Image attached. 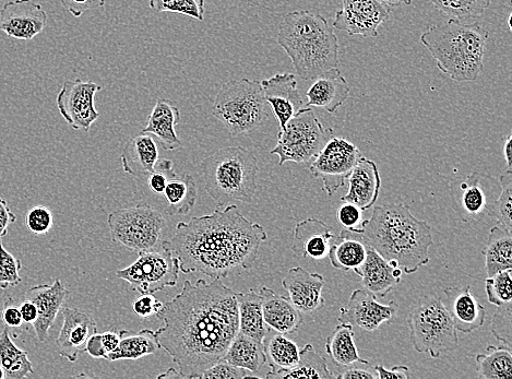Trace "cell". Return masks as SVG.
Masks as SVG:
<instances>
[{
  "mask_svg": "<svg viewBox=\"0 0 512 379\" xmlns=\"http://www.w3.org/2000/svg\"><path fill=\"white\" fill-rule=\"evenodd\" d=\"M59 3L76 18L86 14L87 11L105 6L106 0H59Z\"/></svg>",
  "mask_w": 512,
  "mask_h": 379,
  "instance_id": "obj_53",
  "label": "cell"
},
{
  "mask_svg": "<svg viewBox=\"0 0 512 379\" xmlns=\"http://www.w3.org/2000/svg\"><path fill=\"white\" fill-rule=\"evenodd\" d=\"M119 336H121V340H119L117 348L107 355L106 361H135L157 353L161 349L156 331L150 329L122 330Z\"/></svg>",
  "mask_w": 512,
  "mask_h": 379,
  "instance_id": "obj_32",
  "label": "cell"
},
{
  "mask_svg": "<svg viewBox=\"0 0 512 379\" xmlns=\"http://www.w3.org/2000/svg\"><path fill=\"white\" fill-rule=\"evenodd\" d=\"M447 296L446 309L457 331L471 334L484 325L486 310L474 298L471 287H452L445 290Z\"/></svg>",
  "mask_w": 512,
  "mask_h": 379,
  "instance_id": "obj_23",
  "label": "cell"
},
{
  "mask_svg": "<svg viewBox=\"0 0 512 379\" xmlns=\"http://www.w3.org/2000/svg\"><path fill=\"white\" fill-rule=\"evenodd\" d=\"M267 378L272 379H332L336 375L331 374L328 369L326 360L321 358L312 345H306L300 350V360L292 369L272 372L270 371Z\"/></svg>",
  "mask_w": 512,
  "mask_h": 379,
  "instance_id": "obj_37",
  "label": "cell"
},
{
  "mask_svg": "<svg viewBox=\"0 0 512 379\" xmlns=\"http://www.w3.org/2000/svg\"><path fill=\"white\" fill-rule=\"evenodd\" d=\"M177 176L173 170L171 160L159 159L154 171L148 175V185L151 192L157 195H163L166 185Z\"/></svg>",
  "mask_w": 512,
  "mask_h": 379,
  "instance_id": "obj_48",
  "label": "cell"
},
{
  "mask_svg": "<svg viewBox=\"0 0 512 379\" xmlns=\"http://www.w3.org/2000/svg\"><path fill=\"white\" fill-rule=\"evenodd\" d=\"M511 145H512V136L509 135L504 141V157L507 163V169L511 171Z\"/></svg>",
  "mask_w": 512,
  "mask_h": 379,
  "instance_id": "obj_60",
  "label": "cell"
},
{
  "mask_svg": "<svg viewBox=\"0 0 512 379\" xmlns=\"http://www.w3.org/2000/svg\"><path fill=\"white\" fill-rule=\"evenodd\" d=\"M391 16L390 7L379 0H342L333 28L348 33L350 37H378V29Z\"/></svg>",
  "mask_w": 512,
  "mask_h": 379,
  "instance_id": "obj_14",
  "label": "cell"
},
{
  "mask_svg": "<svg viewBox=\"0 0 512 379\" xmlns=\"http://www.w3.org/2000/svg\"><path fill=\"white\" fill-rule=\"evenodd\" d=\"M333 239L335 234L328 224L309 218L296 224L292 250L299 258L325 259Z\"/></svg>",
  "mask_w": 512,
  "mask_h": 379,
  "instance_id": "obj_26",
  "label": "cell"
},
{
  "mask_svg": "<svg viewBox=\"0 0 512 379\" xmlns=\"http://www.w3.org/2000/svg\"><path fill=\"white\" fill-rule=\"evenodd\" d=\"M326 351L328 357L338 367L353 366L355 363L371 365L368 361L361 358L354 342V329L350 323H341L326 341Z\"/></svg>",
  "mask_w": 512,
  "mask_h": 379,
  "instance_id": "obj_33",
  "label": "cell"
},
{
  "mask_svg": "<svg viewBox=\"0 0 512 379\" xmlns=\"http://www.w3.org/2000/svg\"><path fill=\"white\" fill-rule=\"evenodd\" d=\"M332 137L333 130L325 128L313 109L304 106L280 130L278 144L272 149L271 155L279 157L280 167L287 162L309 164Z\"/></svg>",
  "mask_w": 512,
  "mask_h": 379,
  "instance_id": "obj_9",
  "label": "cell"
},
{
  "mask_svg": "<svg viewBox=\"0 0 512 379\" xmlns=\"http://www.w3.org/2000/svg\"><path fill=\"white\" fill-rule=\"evenodd\" d=\"M259 81L242 78L225 82L212 106V115L232 136L255 132L268 120L269 113Z\"/></svg>",
  "mask_w": 512,
  "mask_h": 379,
  "instance_id": "obj_7",
  "label": "cell"
},
{
  "mask_svg": "<svg viewBox=\"0 0 512 379\" xmlns=\"http://www.w3.org/2000/svg\"><path fill=\"white\" fill-rule=\"evenodd\" d=\"M268 239L263 225L247 220L235 205L176 225L162 243L178 260L185 275L201 272L211 279L228 278L238 269L252 268L261 243Z\"/></svg>",
  "mask_w": 512,
  "mask_h": 379,
  "instance_id": "obj_2",
  "label": "cell"
},
{
  "mask_svg": "<svg viewBox=\"0 0 512 379\" xmlns=\"http://www.w3.org/2000/svg\"><path fill=\"white\" fill-rule=\"evenodd\" d=\"M119 340H121V336H119L116 330L105 331V333L101 334L102 345L107 355L117 348Z\"/></svg>",
  "mask_w": 512,
  "mask_h": 379,
  "instance_id": "obj_59",
  "label": "cell"
},
{
  "mask_svg": "<svg viewBox=\"0 0 512 379\" xmlns=\"http://www.w3.org/2000/svg\"><path fill=\"white\" fill-rule=\"evenodd\" d=\"M313 85L306 92L308 108L324 109L336 114L340 106L349 99L350 88L338 68H332L313 79Z\"/></svg>",
  "mask_w": 512,
  "mask_h": 379,
  "instance_id": "obj_22",
  "label": "cell"
},
{
  "mask_svg": "<svg viewBox=\"0 0 512 379\" xmlns=\"http://www.w3.org/2000/svg\"><path fill=\"white\" fill-rule=\"evenodd\" d=\"M102 87L93 81L66 80L57 94L56 104L66 123L75 130L89 132L100 113L95 109L94 97Z\"/></svg>",
  "mask_w": 512,
  "mask_h": 379,
  "instance_id": "obj_13",
  "label": "cell"
},
{
  "mask_svg": "<svg viewBox=\"0 0 512 379\" xmlns=\"http://www.w3.org/2000/svg\"><path fill=\"white\" fill-rule=\"evenodd\" d=\"M172 377L182 378L180 373H178L174 369H170V370L166 371L164 374L160 375L158 378H172Z\"/></svg>",
  "mask_w": 512,
  "mask_h": 379,
  "instance_id": "obj_62",
  "label": "cell"
},
{
  "mask_svg": "<svg viewBox=\"0 0 512 379\" xmlns=\"http://www.w3.org/2000/svg\"><path fill=\"white\" fill-rule=\"evenodd\" d=\"M62 314L64 323L56 340L57 350L62 358L75 363L80 353L86 352L90 338L97 333V322L89 312L80 309L65 307Z\"/></svg>",
  "mask_w": 512,
  "mask_h": 379,
  "instance_id": "obj_18",
  "label": "cell"
},
{
  "mask_svg": "<svg viewBox=\"0 0 512 379\" xmlns=\"http://www.w3.org/2000/svg\"><path fill=\"white\" fill-rule=\"evenodd\" d=\"M398 304L392 301L388 305L377 301L371 292L357 289L352 292L347 305L340 310V323H350L367 331H375L381 325L395 318Z\"/></svg>",
  "mask_w": 512,
  "mask_h": 379,
  "instance_id": "obj_16",
  "label": "cell"
},
{
  "mask_svg": "<svg viewBox=\"0 0 512 379\" xmlns=\"http://www.w3.org/2000/svg\"><path fill=\"white\" fill-rule=\"evenodd\" d=\"M112 241L127 250L144 253L157 250L165 219L148 204L113 211L107 218Z\"/></svg>",
  "mask_w": 512,
  "mask_h": 379,
  "instance_id": "obj_10",
  "label": "cell"
},
{
  "mask_svg": "<svg viewBox=\"0 0 512 379\" xmlns=\"http://www.w3.org/2000/svg\"><path fill=\"white\" fill-rule=\"evenodd\" d=\"M0 379H5V373L2 369V367H0Z\"/></svg>",
  "mask_w": 512,
  "mask_h": 379,
  "instance_id": "obj_64",
  "label": "cell"
},
{
  "mask_svg": "<svg viewBox=\"0 0 512 379\" xmlns=\"http://www.w3.org/2000/svg\"><path fill=\"white\" fill-rule=\"evenodd\" d=\"M180 274L177 258L169 250L139 253L133 265L116 271L118 279L125 280L140 294H154L175 287Z\"/></svg>",
  "mask_w": 512,
  "mask_h": 379,
  "instance_id": "obj_11",
  "label": "cell"
},
{
  "mask_svg": "<svg viewBox=\"0 0 512 379\" xmlns=\"http://www.w3.org/2000/svg\"><path fill=\"white\" fill-rule=\"evenodd\" d=\"M86 352L94 359L107 360V353L103 348L101 334H99L98 331L88 341Z\"/></svg>",
  "mask_w": 512,
  "mask_h": 379,
  "instance_id": "obj_57",
  "label": "cell"
},
{
  "mask_svg": "<svg viewBox=\"0 0 512 379\" xmlns=\"http://www.w3.org/2000/svg\"><path fill=\"white\" fill-rule=\"evenodd\" d=\"M349 192L343 196V203H351L362 210H369L379 198L381 179L377 164L362 158L348 177Z\"/></svg>",
  "mask_w": 512,
  "mask_h": 379,
  "instance_id": "obj_25",
  "label": "cell"
},
{
  "mask_svg": "<svg viewBox=\"0 0 512 379\" xmlns=\"http://www.w3.org/2000/svg\"><path fill=\"white\" fill-rule=\"evenodd\" d=\"M64 283L56 279L52 284H40L27 291L25 299L31 301L38 310L37 321L33 324L35 335L44 342L68 296Z\"/></svg>",
  "mask_w": 512,
  "mask_h": 379,
  "instance_id": "obj_21",
  "label": "cell"
},
{
  "mask_svg": "<svg viewBox=\"0 0 512 379\" xmlns=\"http://www.w3.org/2000/svg\"><path fill=\"white\" fill-rule=\"evenodd\" d=\"M487 300L493 305L500 306L512 302L511 269L497 272L485 280Z\"/></svg>",
  "mask_w": 512,
  "mask_h": 379,
  "instance_id": "obj_44",
  "label": "cell"
},
{
  "mask_svg": "<svg viewBox=\"0 0 512 379\" xmlns=\"http://www.w3.org/2000/svg\"><path fill=\"white\" fill-rule=\"evenodd\" d=\"M277 42L303 80H313L329 69L338 68V38L324 16L308 10L285 15Z\"/></svg>",
  "mask_w": 512,
  "mask_h": 379,
  "instance_id": "obj_4",
  "label": "cell"
},
{
  "mask_svg": "<svg viewBox=\"0 0 512 379\" xmlns=\"http://www.w3.org/2000/svg\"><path fill=\"white\" fill-rule=\"evenodd\" d=\"M282 286L289 293V299L302 314H312L325 305L323 289L325 279L311 274L302 267H294L282 280Z\"/></svg>",
  "mask_w": 512,
  "mask_h": 379,
  "instance_id": "obj_20",
  "label": "cell"
},
{
  "mask_svg": "<svg viewBox=\"0 0 512 379\" xmlns=\"http://www.w3.org/2000/svg\"><path fill=\"white\" fill-rule=\"evenodd\" d=\"M19 310L23 319V323H25L28 326H33V324L35 323V321H37L38 318L37 307H35V305L31 301L25 299V301H23L19 305Z\"/></svg>",
  "mask_w": 512,
  "mask_h": 379,
  "instance_id": "obj_58",
  "label": "cell"
},
{
  "mask_svg": "<svg viewBox=\"0 0 512 379\" xmlns=\"http://www.w3.org/2000/svg\"><path fill=\"white\" fill-rule=\"evenodd\" d=\"M336 378L339 379H377L378 375L375 371V367L373 371H368L365 369H359V367H345L343 371H341Z\"/></svg>",
  "mask_w": 512,
  "mask_h": 379,
  "instance_id": "obj_56",
  "label": "cell"
},
{
  "mask_svg": "<svg viewBox=\"0 0 512 379\" xmlns=\"http://www.w3.org/2000/svg\"><path fill=\"white\" fill-rule=\"evenodd\" d=\"M266 363L272 372L292 369L300 360L296 343L275 330L269 331L264 340Z\"/></svg>",
  "mask_w": 512,
  "mask_h": 379,
  "instance_id": "obj_38",
  "label": "cell"
},
{
  "mask_svg": "<svg viewBox=\"0 0 512 379\" xmlns=\"http://www.w3.org/2000/svg\"><path fill=\"white\" fill-rule=\"evenodd\" d=\"M164 198L168 203L171 216H186L197 201L198 188L192 175L175 176L164 189Z\"/></svg>",
  "mask_w": 512,
  "mask_h": 379,
  "instance_id": "obj_36",
  "label": "cell"
},
{
  "mask_svg": "<svg viewBox=\"0 0 512 379\" xmlns=\"http://www.w3.org/2000/svg\"><path fill=\"white\" fill-rule=\"evenodd\" d=\"M362 158V152L352 142L333 136L308 164V169L316 179L323 181L324 191L331 197L345 185Z\"/></svg>",
  "mask_w": 512,
  "mask_h": 379,
  "instance_id": "obj_12",
  "label": "cell"
},
{
  "mask_svg": "<svg viewBox=\"0 0 512 379\" xmlns=\"http://www.w3.org/2000/svg\"><path fill=\"white\" fill-rule=\"evenodd\" d=\"M0 367L5 379H22L34 372L28 352L15 345L7 327L0 334Z\"/></svg>",
  "mask_w": 512,
  "mask_h": 379,
  "instance_id": "obj_39",
  "label": "cell"
},
{
  "mask_svg": "<svg viewBox=\"0 0 512 379\" xmlns=\"http://www.w3.org/2000/svg\"><path fill=\"white\" fill-rule=\"evenodd\" d=\"M476 372L480 378L510 379L512 377L511 349L490 346L483 354L476 355Z\"/></svg>",
  "mask_w": 512,
  "mask_h": 379,
  "instance_id": "obj_40",
  "label": "cell"
},
{
  "mask_svg": "<svg viewBox=\"0 0 512 379\" xmlns=\"http://www.w3.org/2000/svg\"><path fill=\"white\" fill-rule=\"evenodd\" d=\"M159 159L160 152L156 138L145 133L130 139L121 156L124 172L135 177L151 174Z\"/></svg>",
  "mask_w": 512,
  "mask_h": 379,
  "instance_id": "obj_28",
  "label": "cell"
},
{
  "mask_svg": "<svg viewBox=\"0 0 512 379\" xmlns=\"http://www.w3.org/2000/svg\"><path fill=\"white\" fill-rule=\"evenodd\" d=\"M160 348L171 355L182 378H201L219 362L238 333L236 292L220 279L186 280L157 314Z\"/></svg>",
  "mask_w": 512,
  "mask_h": 379,
  "instance_id": "obj_1",
  "label": "cell"
},
{
  "mask_svg": "<svg viewBox=\"0 0 512 379\" xmlns=\"http://www.w3.org/2000/svg\"><path fill=\"white\" fill-rule=\"evenodd\" d=\"M238 331L241 334L264 343L270 328L266 325L261 296L254 290L236 292Z\"/></svg>",
  "mask_w": 512,
  "mask_h": 379,
  "instance_id": "obj_31",
  "label": "cell"
},
{
  "mask_svg": "<svg viewBox=\"0 0 512 379\" xmlns=\"http://www.w3.org/2000/svg\"><path fill=\"white\" fill-rule=\"evenodd\" d=\"M246 377H250L246 370L231 365L222 359L212 365L210 369L201 376V378L206 379H242Z\"/></svg>",
  "mask_w": 512,
  "mask_h": 379,
  "instance_id": "obj_49",
  "label": "cell"
},
{
  "mask_svg": "<svg viewBox=\"0 0 512 379\" xmlns=\"http://www.w3.org/2000/svg\"><path fill=\"white\" fill-rule=\"evenodd\" d=\"M26 225L33 234L43 235L49 233L54 225L53 213L47 207L35 206L27 213Z\"/></svg>",
  "mask_w": 512,
  "mask_h": 379,
  "instance_id": "obj_47",
  "label": "cell"
},
{
  "mask_svg": "<svg viewBox=\"0 0 512 379\" xmlns=\"http://www.w3.org/2000/svg\"><path fill=\"white\" fill-rule=\"evenodd\" d=\"M371 247L357 230L344 229L328 253L333 267L343 271H354L361 267Z\"/></svg>",
  "mask_w": 512,
  "mask_h": 379,
  "instance_id": "obj_30",
  "label": "cell"
},
{
  "mask_svg": "<svg viewBox=\"0 0 512 379\" xmlns=\"http://www.w3.org/2000/svg\"><path fill=\"white\" fill-rule=\"evenodd\" d=\"M488 37L490 33L476 22L451 19L424 32L421 43L443 74L456 82H473L483 73Z\"/></svg>",
  "mask_w": 512,
  "mask_h": 379,
  "instance_id": "obj_5",
  "label": "cell"
},
{
  "mask_svg": "<svg viewBox=\"0 0 512 379\" xmlns=\"http://www.w3.org/2000/svg\"><path fill=\"white\" fill-rule=\"evenodd\" d=\"M3 322L10 331V335H14L15 338L19 337L23 331V319L19 310V306L13 299L6 301L2 313Z\"/></svg>",
  "mask_w": 512,
  "mask_h": 379,
  "instance_id": "obj_50",
  "label": "cell"
},
{
  "mask_svg": "<svg viewBox=\"0 0 512 379\" xmlns=\"http://www.w3.org/2000/svg\"><path fill=\"white\" fill-rule=\"evenodd\" d=\"M483 180L481 174L474 172L466 179L452 183V206L463 222L479 221L485 215H492L495 185L493 180L488 185Z\"/></svg>",
  "mask_w": 512,
  "mask_h": 379,
  "instance_id": "obj_15",
  "label": "cell"
},
{
  "mask_svg": "<svg viewBox=\"0 0 512 379\" xmlns=\"http://www.w3.org/2000/svg\"><path fill=\"white\" fill-rule=\"evenodd\" d=\"M431 2L443 14L466 22L482 17L492 0H431Z\"/></svg>",
  "mask_w": 512,
  "mask_h": 379,
  "instance_id": "obj_41",
  "label": "cell"
},
{
  "mask_svg": "<svg viewBox=\"0 0 512 379\" xmlns=\"http://www.w3.org/2000/svg\"><path fill=\"white\" fill-rule=\"evenodd\" d=\"M511 18H512V14H509L508 19H507L509 31H512Z\"/></svg>",
  "mask_w": 512,
  "mask_h": 379,
  "instance_id": "obj_63",
  "label": "cell"
},
{
  "mask_svg": "<svg viewBox=\"0 0 512 379\" xmlns=\"http://www.w3.org/2000/svg\"><path fill=\"white\" fill-rule=\"evenodd\" d=\"M162 307L163 303L154 298L153 294H140L133 303L134 313L141 318L157 316Z\"/></svg>",
  "mask_w": 512,
  "mask_h": 379,
  "instance_id": "obj_52",
  "label": "cell"
},
{
  "mask_svg": "<svg viewBox=\"0 0 512 379\" xmlns=\"http://www.w3.org/2000/svg\"><path fill=\"white\" fill-rule=\"evenodd\" d=\"M379 2L387 5L388 7H399L401 5H412L413 0H379Z\"/></svg>",
  "mask_w": 512,
  "mask_h": 379,
  "instance_id": "obj_61",
  "label": "cell"
},
{
  "mask_svg": "<svg viewBox=\"0 0 512 379\" xmlns=\"http://www.w3.org/2000/svg\"><path fill=\"white\" fill-rule=\"evenodd\" d=\"M375 371L380 379H409L411 377L409 367L403 365L392 367L391 370H387L383 365H379L375 367Z\"/></svg>",
  "mask_w": 512,
  "mask_h": 379,
  "instance_id": "obj_55",
  "label": "cell"
},
{
  "mask_svg": "<svg viewBox=\"0 0 512 379\" xmlns=\"http://www.w3.org/2000/svg\"><path fill=\"white\" fill-rule=\"evenodd\" d=\"M266 102L271 106L280 129L291 121V118L305 106L297 81L293 74H277L260 82Z\"/></svg>",
  "mask_w": 512,
  "mask_h": 379,
  "instance_id": "obj_19",
  "label": "cell"
},
{
  "mask_svg": "<svg viewBox=\"0 0 512 379\" xmlns=\"http://www.w3.org/2000/svg\"><path fill=\"white\" fill-rule=\"evenodd\" d=\"M200 168L206 192L217 204L253 203L259 168L252 151L226 147L202 161Z\"/></svg>",
  "mask_w": 512,
  "mask_h": 379,
  "instance_id": "obj_6",
  "label": "cell"
},
{
  "mask_svg": "<svg viewBox=\"0 0 512 379\" xmlns=\"http://www.w3.org/2000/svg\"><path fill=\"white\" fill-rule=\"evenodd\" d=\"M149 6L156 13L180 14L198 21L205 20V0H149Z\"/></svg>",
  "mask_w": 512,
  "mask_h": 379,
  "instance_id": "obj_42",
  "label": "cell"
},
{
  "mask_svg": "<svg viewBox=\"0 0 512 379\" xmlns=\"http://www.w3.org/2000/svg\"><path fill=\"white\" fill-rule=\"evenodd\" d=\"M17 221V217L9 208L7 201L0 197V239L5 238L11 224Z\"/></svg>",
  "mask_w": 512,
  "mask_h": 379,
  "instance_id": "obj_54",
  "label": "cell"
},
{
  "mask_svg": "<svg viewBox=\"0 0 512 379\" xmlns=\"http://www.w3.org/2000/svg\"><path fill=\"white\" fill-rule=\"evenodd\" d=\"M266 325L277 333L285 336L295 334L301 328L303 314L296 309L287 296L263 288L259 292Z\"/></svg>",
  "mask_w": 512,
  "mask_h": 379,
  "instance_id": "obj_27",
  "label": "cell"
},
{
  "mask_svg": "<svg viewBox=\"0 0 512 379\" xmlns=\"http://www.w3.org/2000/svg\"><path fill=\"white\" fill-rule=\"evenodd\" d=\"M482 254L485 257V270L488 277L497 272L512 268V235L511 231L496 225L490 235Z\"/></svg>",
  "mask_w": 512,
  "mask_h": 379,
  "instance_id": "obj_34",
  "label": "cell"
},
{
  "mask_svg": "<svg viewBox=\"0 0 512 379\" xmlns=\"http://www.w3.org/2000/svg\"><path fill=\"white\" fill-rule=\"evenodd\" d=\"M181 122V111L166 100H158L148 118L147 126L141 133L156 137L165 151H174L182 147L175 127Z\"/></svg>",
  "mask_w": 512,
  "mask_h": 379,
  "instance_id": "obj_29",
  "label": "cell"
},
{
  "mask_svg": "<svg viewBox=\"0 0 512 379\" xmlns=\"http://www.w3.org/2000/svg\"><path fill=\"white\" fill-rule=\"evenodd\" d=\"M356 230L391 266L401 268L408 275L430 263L428 251L434 244L432 228L415 218L409 206L375 207L372 218L363 221Z\"/></svg>",
  "mask_w": 512,
  "mask_h": 379,
  "instance_id": "obj_3",
  "label": "cell"
},
{
  "mask_svg": "<svg viewBox=\"0 0 512 379\" xmlns=\"http://www.w3.org/2000/svg\"><path fill=\"white\" fill-rule=\"evenodd\" d=\"M492 321L494 337L511 349L512 346V302L497 306Z\"/></svg>",
  "mask_w": 512,
  "mask_h": 379,
  "instance_id": "obj_46",
  "label": "cell"
},
{
  "mask_svg": "<svg viewBox=\"0 0 512 379\" xmlns=\"http://www.w3.org/2000/svg\"><path fill=\"white\" fill-rule=\"evenodd\" d=\"M47 26V15L40 4L32 0H14L0 10V30L8 37L30 41Z\"/></svg>",
  "mask_w": 512,
  "mask_h": 379,
  "instance_id": "obj_17",
  "label": "cell"
},
{
  "mask_svg": "<svg viewBox=\"0 0 512 379\" xmlns=\"http://www.w3.org/2000/svg\"><path fill=\"white\" fill-rule=\"evenodd\" d=\"M222 360L256 373L266 364L264 343L249 338L238 331Z\"/></svg>",
  "mask_w": 512,
  "mask_h": 379,
  "instance_id": "obj_35",
  "label": "cell"
},
{
  "mask_svg": "<svg viewBox=\"0 0 512 379\" xmlns=\"http://www.w3.org/2000/svg\"><path fill=\"white\" fill-rule=\"evenodd\" d=\"M362 279L366 291L379 298L386 296L401 282L402 269L391 266L384 257H381L371 246L363 265L354 270Z\"/></svg>",
  "mask_w": 512,
  "mask_h": 379,
  "instance_id": "obj_24",
  "label": "cell"
},
{
  "mask_svg": "<svg viewBox=\"0 0 512 379\" xmlns=\"http://www.w3.org/2000/svg\"><path fill=\"white\" fill-rule=\"evenodd\" d=\"M413 348L419 353H428L433 359L458 347L457 329L442 299L427 295L414 305L409 318Z\"/></svg>",
  "mask_w": 512,
  "mask_h": 379,
  "instance_id": "obj_8",
  "label": "cell"
},
{
  "mask_svg": "<svg viewBox=\"0 0 512 379\" xmlns=\"http://www.w3.org/2000/svg\"><path fill=\"white\" fill-rule=\"evenodd\" d=\"M500 193L499 198L495 201L491 217L495 218L499 225L505 229L512 230L511 207H512V174L507 170L499 179Z\"/></svg>",
  "mask_w": 512,
  "mask_h": 379,
  "instance_id": "obj_43",
  "label": "cell"
},
{
  "mask_svg": "<svg viewBox=\"0 0 512 379\" xmlns=\"http://www.w3.org/2000/svg\"><path fill=\"white\" fill-rule=\"evenodd\" d=\"M360 207L351 203H344L337 212V220L345 229H360L363 222V213Z\"/></svg>",
  "mask_w": 512,
  "mask_h": 379,
  "instance_id": "obj_51",
  "label": "cell"
},
{
  "mask_svg": "<svg viewBox=\"0 0 512 379\" xmlns=\"http://www.w3.org/2000/svg\"><path fill=\"white\" fill-rule=\"evenodd\" d=\"M21 260L9 253L0 239V289L16 287L22 281L20 270Z\"/></svg>",
  "mask_w": 512,
  "mask_h": 379,
  "instance_id": "obj_45",
  "label": "cell"
}]
</instances>
